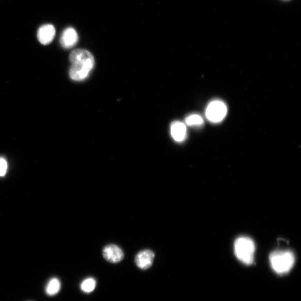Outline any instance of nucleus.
<instances>
[{"mask_svg": "<svg viewBox=\"0 0 301 301\" xmlns=\"http://www.w3.org/2000/svg\"><path fill=\"white\" fill-rule=\"evenodd\" d=\"M69 60L71 64L69 70L70 77L75 81L87 78L95 65L93 55L85 49H78L71 51Z\"/></svg>", "mask_w": 301, "mask_h": 301, "instance_id": "obj_1", "label": "nucleus"}, {"mask_svg": "<svg viewBox=\"0 0 301 301\" xmlns=\"http://www.w3.org/2000/svg\"><path fill=\"white\" fill-rule=\"evenodd\" d=\"M270 260L272 269L279 275L288 274L295 263L294 253L290 251H275L271 253Z\"/></svg>", "mask_w": 301, "mask_h": 301, "instance_id": "obj_2", "label": "nucleus"}, {"mask_svg": "<svg viewBox=\"0 0 301 301\" xmlns=\"http://www.w3.org/2000/svg\"><path fill=\"white\" fill-rule=\"evenodd\" d=\"M255 251V244L250 238H238L234 243L235 255L244 264L251 265L253 264Z\"/></svg>", "mask_w": 301, "mask_h": 301, "instance_id": "obj_3", "label": "nucleus"}, {"mask_svg": "<svg viewBox=\"0 0 301 301\" xmlns=\"http://www.w3.org/2000/svg\"><path fill=\"white\" fill-rule=\"evenodd\" d=\"M227 113V107L221 100H213L210 103L206 110V117L213 123H219L223 120Z\"/></svg>", "mask_w": 301, "mask_h": 301, "instance_id": "obj_4", "label": "nucleus"}, {"mask_svg": "<svg viewBox=\"0 0 301 301\" xmlns=\"http://www.w3.org/2000/svg\"><path fill=\"white\" fill-rule=\"evenodd\" d=\"M154 259L155 254L152 251L143 250L137 253L135 258V264L140 269L146 270L152 266Z\"/></svg>", "mask_w": 301, "mask_h": 301, "instance_id": "obj_5", "label": "nucleus"}, {"mask_svg": "<svg viewBox=\"0 0 301 301\" xmlns=\"http://www.w3.org/2000/svg\"><path fill=\"white\" fill-rule=\"evenodd\" d=\"M104 259L112 264H118L122 261L124 258L123 251L118 246L114 245L105 247L103 250Z\"/></svg>", "mask_w": 301, "mask_h": 301, "instance_id": "obj_6", "label": "nucleus"}, {"mask_svg": "<svg viewBox=\"0 0 301 301\" xmlns=\"http://www.w3.org/2000/svg\"><path fill=\"white\" fill-rule=\"evenodd\" d=\"M78 39V33L74 28L67 27L61 35L60 44L65 49H70L77 44Z\"/></svg>", "mask_w": 301, "mask_h": 301, "instance_id": "obj_7", "label": "nucleus"}, {"mask_svg": "<svg viewBox=\"0 0 301 301\" xmlns=\"http://www.w3.org/2000/svg\"><path fill=\"white\" fill-rule=\"evenodd\" d=\"M55 28L53 25L46 24L41 26L37 31L38 40L42 45H48L54 40Z\"/></svg>", "mask_w": 301, "mask_h": 301, "instance_id": "obj_8", "label": "nucleus"}, {"mask_svg": "<svg viewBox=\"0 0 301 301\" xmlns=\"http://www.w3.org/2000/svg\"><path fill=\"white\" fill-rule=\"evenodd\" d=\"M171 134L174 140L181 142L185 140L187 130L185 124L180 121H175L171 126Z\"/></svg>", "mask_w": 301, "mask_h": 301, "instance_id": "obj_9", "label": "nucleus"}, {"mask_svg": "<svg viewBox=\"0 0 301 301\" xmlns=\"http://www.w3.org/2000/svg\"><path fill=\"white\" fill-rule=\"evenodd\" d=\"M61 289L60 281L56 278L50 280L46 288V293L49 296H53L58 294Z\"/></svg>", "mask_w": 301, "mask_h": 301, "instance_id": "obj_10", "label": "nucleus"}, {"mask_svg": "<svg viewBox=\"0 0 301 301\" xmlns=\"http://www.w3.org/2000/svg\"><path fill=\"white\" fill-rule=\"evenodd\" d=\"M95 288H96V281L93 278L85 279L80 285L81 290L86 294L92 293Z\"/></svg>", "mask_w": 301, "mask_h": 301, "instance_id": "obj_11", "label": "nucleus"}, {"mask_svg": "<svg viewBox=\"0 0 301 301\" xmlns=\"http://www.w3.org/2000/svg\"><path fill=\"white\" fill-rule=\"evenodd\" d=\"M186 125L190 126H199L204 123L203 118L197 114H192L185 119Z\"/></svg>", "mask_w": 301, "mask_h": 301, "instance_id": "obj_12", "label": "nucleus"}, {"mask_svg": "<svg viewBox=\"0 0 301 301\" xmlns=\"http://www.w3.org/2000/svg\"><path fill=\"white\" fill-rule=\"evenodd\" d=\"M7 170V162L3 157H0V177L6 175Z\"/></svg>", "mask_w": 301, "mask_h": 301, "instance_id": "obj_13", "label": "nucleus"}]
</instances>
